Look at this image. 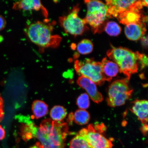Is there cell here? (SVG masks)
Instances as JSON below:
<instances>
[{
  "label": "cell",
  "mask_w": 148,
  "mask_h": 148,
  "mask_svg": "<svg viewBox=\"0 0 148 148\" xmlns=\"http://www.w3.org/2000/svg\"><path fill=\"white\" fill-rule=\"evenodd\" d=\"M3 100L0 94V122L2 121L4 118V112L3 110Z\"/></svg>",
  "instance_id": "cell-24"
},
{
  "label": "cell",
  "mask_w": 148,
  "mask_h": 148,
  "mask_svg": "<svg viewBox=\"0 0 148 148\" xmlns=\"http://www.w3.org/2000/svg\"><path fill=\"white\" fill-rule=\"evenodd\" d=\"M104 29L107 34L111 36H117L121 31V27L116 22L112 21L106 23Z\"/></svg>",
  "instance_id": "cell-20"
},
{
  "label": "cell",
  "mask_w": 148,
  "mask_h": 148,
  "mask_svg": "<svg viewBox=\"0 0 148 148\" xmlns=\"http://www.w3.org/2000/svg\"><path fill=\"white\" fill-rule=\"evenodd\" d=\"M50 114L53 121H62L66 117L67 112L63 107L55 106L51 109Z\"/></svg>",
  "instance_id": "cell-18"
},
{
  "label": "cell",
  "mask_w": 148,
  "mask_h": 148,
  "mask_svg": "<svg viewBox=\"0 0 148 148\" xmlns=\"http://www.w3.org/2000/svg\"><path fill=\"white\" fill-rule=\"evenodd\" d=\"M107 56L119 66V71L129 80L132 74L137 73L138 52L135 53L125 48L112 47L107 51Z\"/></svg>",
  "instance_id": "cell-3"
},
{
  "label": "cell",
  "mask_w": 148,
  "mask_h": 148,
  "mask_svg": "<svg viewBox=\"0 0 148 148\" xmlns=\"http://www.w3.org/2000/svg\"><path fill=\"white\" fill-rule=\"evenodd\" d=\"M29 148H43L41 144L39 142H37L36 145L31 147Z\"/></svg>",
  "instance_id": "cell-29"
},
{
  "label": "cell",
  "mask_w": 148,
  "mask_h": 148,
  "mask_svg": "<svg viewBox=\"0 0 148 148\" xmlns=\"http://www.w3.org/2000/svg\"><path fill=\"white\" fill-rule=\"evenodd\" d=\"M96 130L93 125L90 124L83 128L78 134L87 142L91 148H112V140L108 139Z\"/></svg>",
  "instance_id": "cell-8"
},
{
  "label": "cell",
  "mask_w": 148,
  "mask_h": 148,
  "mask_svg": "<svg viewBox=\"0 0 148 148\" xmlns=\"http://www.w3.org/2000/svg\"><path fill=\"white\" fill-rule=\"evenodd\" d=\"M6 25V20L3 16L0 15V31L4 29Z\"/></svg>",
  "instance_id": "cell-25"
},
{
  "label": "cell",
  "mask_w": 148,
  "mask_h": 148,
  "mask_svg": "<svg viewBox=\"0 0 148 148\" xmlns=\"http://www.w3.org/2000/svg\"><path fill=\"white\" fill-rule=\"evenodd\" d=\"M147 31L146 25L142 21L127 25L125 32L127 38L132 41H136L141 38Z\"/></svg>",
  "instance_id": "cell-11"
},
{
  "label": "cell",
  "mask_w": 148,
  "mask_h": 148,
  "mask_svg": "<svg viewBox=\"0 0 148 148\" xmlns=\"http://www.w3.org/2000/svg\"><path fill=\"white\" fill-rule=\"evenodd\" d=\"M148 125H143L140 130L143 135H147L148 131Z\"/></svg>",
  "instance_id": "cell-27"
},
{
  "label": "cell",
  "mask_w": 148,
  "mask_h": 148,
  "mask_svg": "<svg viewBox=\"0 0 148 148\" xmlns=\"http://www.w3.org/2000/svg\"><path fill=\"white\" fill-rule=\"evenodd\" d=\"M32 109L33 114L36 119L45 116L48 112V106L44 101L36 100L33 102Z\"/></svg>",
  "instance_id": "cell-16"
},
{
  "label": "cell",
  "mask_w": 148,
  "mask_h": 148,
  "mask_svg": "<svg viewBox=\"0 0 148 148\" xmlns=\"http://www.w3.org/2000/svg\"><path fill=\"white\" fill-rule=\"evenodd\" d=\"M77 84L86 90L89 97L97 103H99L103 99V95L97 89V84L86 77L80 76L77 81Z\"/></svg>",
  "instance_id": "cell-10"
},
{
  "label": "cell",
  "mask_w": 148,
  "mask_h": 148,
  "mask_svg": "<svg viewBox=\"0 0 148 148\" xmlns=\"http://www.w3.org/2000/svg\"><path fill=\"white\" fill-rule=\"evenodd\" d=\"M53 27L47 21H38L31 23L25 29L28 38L33 43L41 48H57L62 38L53 34Z\"/></svg>",
  "instance_id": "cell-2"
},
{
  "label": "cell",
  "mask_w": 148,
  "mask_h": 148,
  "mask_svg": "<svg viewBox=\"0 0 148 148\" xmlns=\"http://www.w3.org/2000/svg\"><path fill=\"white\" fill-rule=\"evenodd\" d=\"M142 8L136 7L125 11L119 15L117 18L120 23L125 25L142 21L143 16L141 11Z\"/></svg>",
  "instance_id": "cell-14"
},
{
  "label": "cell",
  "mask_w": 148,
  "mask_h": 148,
  "mask_svg": "<svg viewBox=\"0 0 148 148\" xmlns=\"http://www.w3.org/2000/svg\"><path fill=\"white\" fill-rule=\"evenodd\" d=\"M79 9V5H75L69 14L60 16L59 19L65 32L75 36L82 35L87 28L84 19L78 16Z\"/></svg>",
  "instance_id": "cell-7"
},
{
  "label": "cell",
  "mask_w": 148,
  "mask_h": 148,
  "mask_svg": "<svg viewBox=\"0 0 148 148\" xmlns=\"http://www.w3.org/2000/svg\"><path fill=\"white\" fill-rule=\"evenodd\" d=\"M148 57L147 55L143 53H140L138 52V61L140 62L141 69H144L148 66Z\"/></svg>",
  "instance_id": "cell-23"
},
{
  "label": "cell",
  "mask_w": 148,
  "mask_h": 148,
  "mask_svg": "<svg viewBox=\"0 0 148 148\" xmlns=\"http://www.w3.org/2000/svg\"><path fill=\"white\" fill-rule=\"evenodd\" d=\"M77 48L79 53L82 55H86L91 53L93 51V45L91 40L84 39L79 42Z\"/></svg>",
  "instance_id": "cell-19"
},
{
  "label": "cell",
  "mask_w": 148,
  "mask_h": 148,
  "mask_svg": "<svg viewBox=\"0 0 148 148\" xmlns=\"http://www.w3.org/2000/svg\"><path fill=\"white\" fill-rule=\"evenodd\" d=\"M135 114L143 125H147L148 103L146 100L136 99L133 102L130 110Z\"/></svg>",
  "instance_id": "cell-13"
},
{
  "label": "cell",
  "mask_w": 148,
  "mask_h": 148,
  "mask_svg": "<svg viewBox=\"0 0 148 148\" xmlns=\"http://www.w3.org/2000/svg\"><path fill=\"white\" fill-rule=\"evenodd\" d=\"M69 147L70 148H91L86 140L78 134L70 142Z\"/></svg>",
  "instance_id": "cell-21"
},
{
  "label": "cell",
  "mask_w": 148,
  "mask_h": 148,
  "mask_svg": "<svg viewBox=\"0 0 148 148\" xmlns=\"http://www.w3.org/2000/svg\"><path fill=\"white\" fill-rule=\"evenodd\" d=\"M75 123L79 125H84L88 124L90 119V115L86 110H79L75 111L73 116Z\"/></svg>",
  "instance_id": "cell-17"
},
{
  "label": "cell",
  "mask_w": 148,
  "mask_h": 148,
  "mask_svg": "<svg viewBox=\"0 0 148 148\" xmlns=\"http://www.w3.org/2000/svg\"><path fill=\"white\" fill-rule=\"evenodd\" d=\"M16 117L21 123V136L25 141L36 138L43 148H64L69 132L67 123L47 119L38 126L29 116L18 115Z\"/></svg>",
  "instance_id": "cell-1"
},
{
  "label": "cell",
  "mask_w": 148,
  "mask_h": 148,
  "mask_svg": "<svg viewBox=\"0 0 148 148\" xmlns=\"http://www.w3.org/2000/svg\"><path fill=\"white\" fill-rule=\"evenodd\" d=\"M5 131L4 129L0 125V141L3 140L5 137Z\"/></svg>",
  "instance_id": "cell-26"
},
{
  "label": "cell",
  "mask_w": 148,
  "mask_h": 148,
  "mask_svg": "<svg viewBox=\"0 0 148 148\" xmlns=\"http://www.w3.org/2000/svg\"><path fill=\"white\" fill-rule=\"evenodd\" d=\"M106 5L108 7V13L109 18H117L122 13L130 10L134 7H139L143 8L142 1H106Z\"/></svg>",
  "instance_id": "cell-9"
},
{
  "label": "cell",
  "mask_w": 148,
  "mask_h": 148,
  "mask_svg": "<svg viewBox=\"0 0 148 148\" xmlns=\"http://www.w3.org/2000/svg\"><path fill=\"white\" fill-rule=\"evenodd\" d=\"M13 8L16 10L25 11H40L45 17H47L48 16L47 9L44 6L40 1L24 0L18 1L14 3Z\"/></svg>",
  "instance_id": "cell-12"
},
{
  "label": "cell",
  "mask_w": 148,
  "mask_h": 148,
  "mask_svg": "<svg viewBox=\"0 0 148 148\" xmlns=\"http://www.w3.org/2000/svg\"><path fill=\"white\" fill-rule=\"evenodd\" d=\"M77 104L79 109L85 110L90 106L89 97L86 93L81 94L77 98Z\"/></svg>",
  "instance_id": "cell-22"
},
{
  "label": "cell",
  "mask_w": 148,
  "mask_h": 148,
  "mask_svg": "<svg viewBox=\"0 0 148 148\" xmlns=\"http://www.w3.org/2000/svg\"><path fill=\"white\" fill-rule=\"evenodd\" d=\"M129 81L127 78L118 79L110 85L107 99L108 106L112 107L122 106L131 97L133 90L129 88Z\"/></svg>",
  "instance_id": "cell-5"
},
{
  "label": "cell",
  "mask_w": 148,
  "mask_h": 148,
  "mask_svg": "<svg viewBox=\"0 0 148 148\" xmlns=\"http://www.w3.org/2000/svg\"><path fill=\"white\" fill-rule=\"evenodd\" d=\"M141 38L142 44L144 45L147 46V36H143Z\"/></svg>",
  "instance_id": "cell-28"
},
{
  "label": "cell",
  "mask_w": 148,
  "mask_h": 148,
  "mask_svg": "<svg viewBox=\"0 0 148 148\" xmlns=\"http://www.w3.org/2000/svg\"><path fill=\"white\" fill-rule=\"evenodd\" d=\"M101 63L105 80L110 82L113 77H116L119 73V66L115 62L108 60L106 58L103 59Z\"/></svg>",
  "instance_id": "cell-15"
},
{
  "label": "cell",
  "mask_w": 148,
  "mask_h": 148,
  "mask_svg": "<svg viewBox=\"0 0 148 148\" xmlns=\"http://www.w3.org/2000/svg\"><path fill=\"white\" fill-rule=\"evenodd\" d=\"M87 6L88 11L84 18L86 24L92 27V32H100L102 28L106 24L105 22L109 18L108 8L106 4L99 1H85Z\"/></svg>",
  "instance_id": "cell-4"
},
{
  "label": "cell",
  "mask_w": 148,
  "mask_h": 148,
  "mask_svg": "<svg viewBox=\"0 0 148 148\" xmlns=\"http://www.w3.org/2000/svg\"><path fill=\"white\" fill-rule=\"evenodd\" d=\"M75 68L78 75L90 79L96 84L101 86L106 81L101 62L88 58L83 60H77L75 62Z\"/></svg>",
  "instance_id": "cell-6"
}]
</instances>
